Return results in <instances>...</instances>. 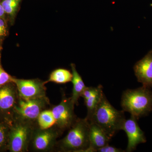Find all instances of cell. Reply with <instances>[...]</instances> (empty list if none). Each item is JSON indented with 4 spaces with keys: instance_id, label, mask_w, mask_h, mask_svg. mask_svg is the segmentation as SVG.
I'll list each match as a JSON object with an SVG mask.
<instances>
[{
    "instance_id": "6da1fadb",
    "label": "cell",
    "mask_w": 152,
    "mask_h": 152,
    "mask_svg": "<svg viewBox=\"0 0 152 152\" xmlns=\"http://www.w3.org/2000/svg\"><path fill=\"white\" fill-rule=\"evenodd\" d=\"M126 120L124 111L114 108L104 94L89 122L97 125L112 138L122 130Z\"/></svg>"
},
{
    "instance_id": "7a4b0ae2",
    "label": "cell",
    "mask_w": 152,
    "mask_h": 152,
    "mask_svg": "<svg viewBox=\"0 0 152 152\" xmlns=\"http://www.w3.org/2000/svg\"><path fill=\"white\" fill-rule=\"evenodd\" d=\"M90 123L78 118L66 135L57 142L55 151L86 152L89 146Z\"/></svg>"
},
{
    "instance_id": "3957f363",
    "label": "cell",
    "mask_w": 152,
    "mask_h": 152,
    "mask_svg": "<svg viewBox=\"0 0 152 152\" xmlns=\"http://www.w3.org/2000/svg\"><path fill=\"white\" fill-rule=\"evenodd\" d=\"M123 110L128 112L138 120L152 111V91L151 88L142 86L127 89L123 93L121 101Z\"/></svg>"
},
{
    "instance_id": "277c9868",
    "label": "cell",
    "mask_w": 152,
    "mask_h": 152,
    "mask_svg": "<svg viewBox=\"0 0 152 152\" xmlns=\"http://www.w3.org/2000/svg\"><path fill=\"white\" fill-rule=\"evenodd\" d=\"M36 125L18 119H13L10 126L8 149L11 152L29 151V146Z\"/></svg>"
},
{
    "instance_id": "5b68a950",
    "label": "cell",
    "mask_w": 152,
    "mask_h": 152,
    "mask_svg": "<svg viewBox=\"0 0 152 152\" xmlns=\"http://www.w3.org/2000/svg\"><path fill=\"white\" fill-rule=\"evenodd\" d=\"M51 105L48 98L24 100L19 98L14 110L13 119H18L36 125L38 117L43 111L50 108Z\"/></svg>"
},
{
    "instance_id": "8992f818",
    "label": "cell",
    "mask_w": 152,
    "mask_h": 152,
    "mask_svg": "<svg viewBox=\"0 0 152 152\" xmlns=\"http://www.w3.org/2000/svg\"><path fill=\"white\" fill-rule=\"evenodd\" d=\"M63 134L54 126L48 129H41L35 126L29 146V151H55L58 139Z\"/></svg>"
},
{
    "instance_id": "52a82bcc",
    "label": "cell",
    "mask_w": 152,
    "mask_h": 152,
    "mask_svg": "<svg viewBox=\"0 0 152 152\" xmlns=\"http://www.w3.org/2000/svg\"><path fill=\"white\" fill-rule=\"evenodd\" d=\"M75 104L70 97L62 94L61 101L57 105L51 106L55 120V126L64 133L74 124L78 118L75 113Z\"/></svg>"
},
{
    "instance_id": "ba28073f",
    "label": "cell",
    "mask_w": 152,
    "mask_h": 152,
    "mask_svg": "<svg viewBox=\"0 0 152 152\" xmlns=\"http://www.w3.org/2000/svg\"><path fill=\"white\" fill-rule=\"evenodd\" d=\"M19 99L16 86L10 83L0 88V120L12 122Z\"/></svg>"
},
{
    "instance_id": "9c48e42d",
    "label": "cell",
    "mask_w": 152,
    "mask_h": 152,
    "mask_svg": "<svg viewBox=\"0 0 152 152\" xmlns=\"http://www.w3.org/2000/svg\"><path fill=\"white\" fill-rule=\"evenodd\" d=\"M13 83L16 86L19 98L23 99H32L47 96L46 84L40 79L25 80L14 77Z\"/></svg>"
},
{
    "instance_id": "30bf717a",
    "label": "cell",
    "mask_w": 152,
    "mask_h": 152,
    "mask_svg": "<svg viewBox=\"0 0 152 152\" xmlns=\"http://www.w3.org/2000/svg\"><path fill=\"white\" fill-rule=\"evenodd\" d=\"M122 130L124 131L128 137V145L126 152H132L136 149L139 144L145 143L147 141L145 133L139 126L137 120L133 116L125 121Z\"/></svg>"
},
{
    "instance_id": "8fae6325",
    "label": "cell",
    "mask_w": 152,
    "mask_h": 152,
    "mask_svg": "<svg viewBox=\"0 0 152 152\" xmlns=\"http://www.w3.org/2000/svg\"><path fill=\"white\" fill-rule=\"evenodd\" d=\"M134 70L139 83L152 88V50L136 63Z\"/></svg>"
},
{
    "instance_id": "7c38bea8",
    "label": "cell",
    "mask_w": 152,
    "mask_h": 152,
    "mask_svg": "<svg viewBox=\"0 0 152 152\" xmlns=\"http://www.w3.org/2000/svg\"><path fill=\"white\" fill-rule=\"evenodd\" d=\"M111 139L97 125L90 123V144L86 152H97L98 150L109 144Z\"/></svg>"
},
{
    "instance_id": "4fadbf2b",
    "label": "cell",
    "mask_w": 152,
    "mask_h": 152,
    "mask_svg": "<svg viewBox=\"0 0 152 152\" xmlns=\"http://www.w3.org/2000/svg\"><path fill=\"white\" fill-rule=\"evenodd\" d=\"M71 67L73 75L72 81L73 84L72 92L71 98L74 104L78 105L79 98L81 97L83 92L87 86L85 85L81 76L76 69L75 65L71 64Z\"/></svg>"
},
{
    "instance_id": "5bb4252c",
    "label": "cell",
    "mask_w": 152,
    "mask_h": 152,
    "mask_svg": "<svg viewBox=\"0 0 152 152\" xmlns=\"http://www.w3.org/2000/svg\"><path fill=\"white\" fill-rule=\"evenodd\" d=\"M72 73L70 71L66 69L60 68L51 73L48 80L45 81V83L52 82L58 84H64L72 82Z\"/></svg>"
},
{
    "instance_id": "9a60e30c",
    "label": "cell",
    "mask_w": 152,
    "mask_h": 152,
    "mask_svg": "<svg viewBox=\"0 0 152 152\" xmlns=\"http://www.w3.org/2000/svg\"><path fill=\"white\" fill-rule=\"evenodd\" d=\"M6 18L12 24L13 23L23 0H0Z\"/></svg>"
},
{
    "instance_id": "2e32d148",
    "label": "cell",
    "mask_w": 152,
    "mask_h": 152,
    "mask_svg": "<svg viewBox=\"0 0 152 152\" xmlns=\"http://www.w3.org/2000/svg\"><path fill=\"white\" fill-rule=\"evenodd\" d=\"M104 94L102 86L99 85L98 86L97 89L94 94L84 100L85 105L87 109V115L86 118L88 121L91 119L95 109Z\"/></svg>"
},
{
    "instance_id": "e0dca14e",
    "label": "cell",
    "mask_w": 152,
    "mask_h": 152,
    "mask_svg": "<svg viewBox=\"0 0 152 152\" xmlns=\"http://www.w3.org/2000/svg\"><path fill=\"white\" fill-rule=\"evenodd\" d=\"M55 125L54 117L50 107L43 111L38 117L36 126L41 129H48Z\"/></svg>"
},
{
    "instance_id": "ac0fdd59",
    "label": "cell",
    "mask_w": 152,
    "mask_h": 152,
    "mask_svg": "<svg viewBox=\"0 0 152 152\" xmlns=\"http://www.w3.org/2000/svg\"><path fill=\"white\" fill-rule=\"evenodd\" d=\"M11 123L0 120V152L8 151L9 132Z\"/></svg>"
},
{
    "instance_id": "d6986e66",
    "label": "cell",
    "mask_w": 152,
    "mask_h": 152,
    "mask_svg": "<svg viewBox=\"0 0 152 152\" xmlns=\"http://www.w3.org/2000/svg\"><path fill=\"white\" fill-rule=\"evenodd\" d=\"M13 78L14 77L8 73L3 67L1 64V54L0 49V88L9 83H13Z\"/></svg>"
},
{
    "instance_id": "ffe728a7",
    "label": "cell",
    "mask_w": 152,
    "mask_h": 152,
    "mask_svg": "<svg viewBox=\"0 0 152 152\" xmlns=\"http://www.w3.org/2000/svg\"><path fill=\"white\" fill-rule=\"evenodd\" d=\"M9 34L7 20L5 18H0V40L2 41Z\"/></svg>"
},
{
    "instance_id": "44dd1931",
    "label": "cell",
    "mask_w": 152,
    "mask_h": 152,
    "mask_svg": "<svg viewBox=\"0 0 152 152\" xmlns=\"http://www.w3.org/2000/svg\"><path fill=\"white\" fill-rule=\"evenodd\" d=\"M98 152H125L126 151L118 148L116 147L110 146L108 144L103 148H101L97 151Z\"/></svg>"
},
{
    "instance_id": "7402d4cb",
    "label": "cell",
    "mask_w": 152,
    "mask_h": 152,
    "mask_svg": "<svg viewBox=\"0 0 152 152\" xmlns=\"http://www.w3.org/2000/svg\"><path fill=\"white\" fill-rule=\"evenodd\" d=\"M0 18H6L5 12L0 1ZM7 19V18H6Z\"/></svg>"
},
{
    "instance_id": "603a6c76",
    "label": "cell",
    "mask_w": 152,
    "mask_h": 152,
    "mask_svg": "<svg viewBox=\"0 0 152 152\" xmlns=\"http://www.w3.org/2000/svg\"><path fill=\"white\" fill-rule=\"evenodd\" d=\"M2 42V41L1 40H0V45H1V42Z\"/></svg>"
}]
</instances>
